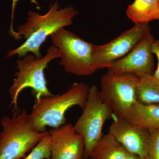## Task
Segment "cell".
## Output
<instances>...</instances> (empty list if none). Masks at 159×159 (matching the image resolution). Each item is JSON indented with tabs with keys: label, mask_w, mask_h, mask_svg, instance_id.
I'll use <instances>...</instances> for the list:
<instances>
[{
	"label": "cell",
	"mask_w": 159,
	"mask_h": 159,
	"mask_svg": "<svg viewBox=\"0 0 159 159\" xmlns=\"http://www.w3.org/2000/svg\"><path fill=\"white\" fill-rule=\"evenodd\" d=\"M77 14L78 11L72 6L60 9L57 2L45 14L29 11L26 22L20 25L12 35L16 39L24 38L25 41L17 48L10 50L7 57L16 54L22 57L31 52L37 58H41L40 49L47 38L59 29L72 25L73 19Z\"/></svg>",
	"instance_id": "obj_1"
},
{
	"label": "cell",
	"mask_w": 159,
	"mask_h": 159,
	"mask_svg": "<svg viewBox=\"0 0 159 159\" xmlns=\"http://www.w3.org/2000/svg\"><path fill=\"white\" fill-rule=\"evenodd\" d=\"M128 152L109 134L102 135L88 157L90 159H127Z\"/></svg>",
	"instance_id": "obj_14"
},
{
	"label": "cell",
	"mask_w": 159,
	"mask_h": 159,
	"mask_svg": "<svg viewBox=\"0 0 159 159\" xmlns=\"http://www.w3.org/2000/svg\"><path fill=\"white\" fill-rule=\"evenodd\" d=\"M58 49L60 65L67 73L78 76L92 75L97 70L94 60L95 45L87 42L65 28L51 35Z\"/></svg>",
	"instance_id": "obj_5"
},
{
	"label": "cell",
	"mask_w": 159,
	"mask_h": 159,
	"mask_svg": "<svg viewBox=\"0 0 159 159\" xmlns=\"http://www.w3.org/2000/svg\"><path fill=\"white\" fill-rule=\"evenodd\" d=\"M150 33L147 23L135 24L107 43L95 45L94 60L97 70L107 68L114 61L124 57Z\"/></svg>",
	"instance_id": "obj_8"
},
{
	"label": "cell",
	"mask_w": 159,
	"mask_h": 159,
	"mask_svg": "<svg viewBox=\"0 0 159 159\" xmlns=\"http://www.w3.org/2000/svg\"><path fill=\"white\" fill-rule=\"evenodd\" d=\"M51 138V159H82L84 157L83 137L72 123H66L48 131Z\"/></svg>",
	"instance_id": "obj_11"
},
{
	"label": "cell",
	"mask_w": 159,
	"mask_h": 159,
	"mask_svg": "<svg viewBox=\"0 0 159 159\" xmlns=\"http://www.w3.org/2000/svg\"><path fill=\"white\" fill-rule=\"evenodd\" d=\"M89 88L86 84L74 83L62 94L36 99L29 114L33 127L44 132L48 126L57 128L65 124V114L69 109L74 106L82 109L84 107Z\"/></svg>",
	"instance_id": "obj_2"
},
{
	"label": "cell",
	"mask_w": 159,
	"mask_h": 159,
	"mask_svg": "<svg viewBox=\"0 0 159 159\" xmlns=\"http://www.w3.org/2000/svg\"><path fill=\"white\" fill-rule=\"evenodd\" d=\"M109 129L111 134L129 153L146 158L150 143L151 133L148 129L113 114Z\"/></svg>",
	"instance_id": "obj_10"
},
{
	"label": "cell",
	"mask_w": 159,
	"mask_h": 159,
	"mask_svg": "<svg viewBox=\"0 0 159 159\" xmlns=\"http://www.w3.org/2000/svg\"><path fill=\"white\" fill-rule=\"evenodd\" d=\"M139 77L134 74H113L107 72L100 81V95L113 114L124 118L137 102Z\"/></svg>",
	"instance_id": "obj_7"
},
{
	"label": "cell",
	"mask_w": 159,
	"mask_h": 159,
	"mask_svg": "<svg viewBox=\"0 0 159 159\" xmlns=\"http://www.w3.org/2000/svg\"><path fill=\"white\" fill-rule=\"evenodd\" d=\"M127 159H146V158H145L136 155L129 153L128 152Z\"/></svg>",
	"instance_id": "obj_19"
},
{
	"label": "cell",
	"mask_w": 159,
	"mask_h": 159,
	"mask_svg": "<svg viewBox=\"0 0 159 159\" xmlns=\"http://www.w3.org/2000/svg\"><path fill=\"white\" fill-rule=\"evenodd\" d=\"M152 52L153 54L156 56L158 60L157 67L152 75L159 80V39L154 40L152 46Z\"/></svg>",
	"instance_id": "obj_18"
},
{
	"label": "cell",
	"mask_w": 159,
	"mask_h": 159,
	"mask_svg": "<svg viewBox=\"0 0 159 159\" xmlns=\"http://www.w3.org/2000/svg\"><path fill=\"white\" fill-rule=\"evenodd\" d=\"M150 131V143L146 159H159V129Z\"/></svg>",
	"instance_id": "obj_17"
},
{
	"label": "cell",
	"mask_w": 159,
	"mask_h": 159,
	"mask_svg": "<svg viewBox=\"0 0 159 159\" xmlns=\"http://www.w3.org/2000/svg\"><path fill=\"white\" fill-rule=\"evenodd\" d=\"M137 101L145 104H159V80L152 74L139 77Z\"/></svg>",
	"instance_id": "obj_15"
},
{
	"label": "cell",
	"mask_w": 159,
	"mask_h": 159,
	"mask_svg": "<svg viewBox=\"0 0 159 159\" xmlns=\"http://www.w3.org/2000/svg\"><path fill=\"white\" fill-rule=\"evenodd\" d=\"M51 138L49 133L24 159H51Z\"/></svg>",
	"instance_id": "obj_16"
},
{
	"label": "cell",
	"mask_w": 159,
	"mask_h": 159,
	"mask_svg": "<svg viewBox=\"0 0 159 159\" xmlns=\"http://www.w3.org/2000/svg\"><path fill=\"white\" fill-rule=\"evenodd\" d=\"M154 40L150 33L128 54L111 64L107 68V72L113 74H134L139 77L152 74Z\"/></svg>",
	"instance_id": "obj_9"
},
{
	"label": "cell",
	"mask_w": 159,
	"mask_h": 159,
	"mask_svg": "<svg viewBox=\"0 0 159 159\" xmlns=\"http://www.w3.org/2000/svg\"><path fill=\"white\" fill-rule=\"evenodd\" d=\"M127 17L135 24L159 20V0H134L126 10Z\"/></svg>",
	"instance_id": "obj_13"
},
{
	"label": "cell",
	"mask_w": 159,
	"mask_h": 159,
	"mask_svg": "<svg viewBox=\"0 0 159 159\" xmlns=\"http://www.w3.org/2000/svg\"><path fill=\"white\" fill-rule=\"evenodd\" d=\"M0 159H21L48 134L32 126L29 114L24 109L5 116L0 122Z\"/></svg>",
	"instance_id": "obj_3"
},
{
	"label": "cell",
	"mask_w": 159,
	"mask_h": 159,
	"mask_svg": "<svg viewBox=\"0 0 159 159\" xmlns=\"http://www.w3.org/2000/svg\"><path fill=\"white\" fill-rule=\"evenodd\" d=\"M24 57V59L18 60L16 62L18 71L9 89L11 106L15 111H18V100L20 93L27 88L32 89L35 100L53 95L47 86L44 70L51 61L59 58V54L58 49L53 45L41 58H37L34 54H28Z\"/></svg>",
	"instance_id": "obj_4"
},
{
	"label": "cell",
	"mask_w": 159,
	"mask_h": 159,
	"mask_svg": "<svg viewBox=\"0 0 159 159\" xmlns=\"http://www.w3.org/2000/svg\"><path fill=\"white\" fill-rule=\"evenodd\" d=\"M82 159H90L89 157H84Z\"/></svg>",
	"instance_id": "obj_20"
},
{
	"label": "cell",
	"mask_w": 159,
	"mask_h": 159,
	"mask_svg": "<svg viewBox=\"0 0 159 159\" xmlns=\"http://www.w3.org/2000/svg\"></svg>",
	"instance_id": "obj_21"
},
{
	"label": "cell",
	"mask_w": 159,
	"mask_h": 159,
	"mask_svg": "<svg viewBox=\"0 0 159 159\" xmlns=\"http://www.w3.org/2000/svg\"></svg>",
	"instance_id": "obj_22"
},
{
	"label": "cell",
	"mask_w": 159,
	"mask_h": 159,
	"mask_svg": "<svg viewBox=\"0 0 159 159\" xmlns=\"http://www.w3.org/2000/svg\"><path fill=\"white\" fill-rule=\"evenodd\" d=\"M82 113L74 125L77 133L84 139V157H87L94 146L102 136L103 125L112 117L113 112L102 99L97 86L89 88Z\"/></svg>",
	"instance_id": "obj_6"
},
{
	"label": "cell",
	"mask_w": 159,
	"mask_h": 159,
	"mask_svg": "<svg viewBox=\"0 0 159 159\" xmlns=\"http://www.w3.org/2000/svg\"><path fill=\"white\" fill-rule=\"evenodd\" d=\"M135 125L148 130L159 129V104L137 101L124 117Z\"/></svg>",
	"instance_id": "obj_12"
}]
</instances>
